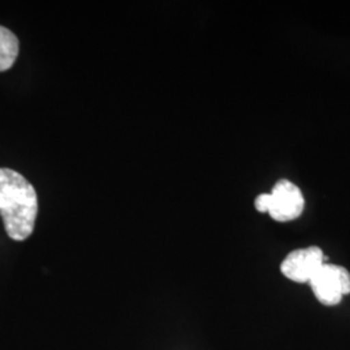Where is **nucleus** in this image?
<instances>
[{"label": "nucleus", "mask_w": 350, "mask_h": 350, "mask_svg": "<svg viewBox=\"0 0 350 350\" xmlns=\"http://www.w3.org/2000/svg\"><path fill=\"white\" fill-rule=\"evenodd\" d=\"M0 215L8 237L16 241L29 238L36 227L38 196L25 176L0 169Z\"/></svg>", "instance_id": "obj_1"}, {"label": "nucleus", "mask_w": 350, "mask_h": 350, "mask_svg": "<svg viewBox=\"0 0 350 350\" xmlns=\"http://www.w3.org/2000/svg\"><path fill=\"white\" fill-rule=\"evenodd\" d=\"M18 39L4 26H0V72L11 69L18 56Z\"/></svg>", "instance_id": "obj_5"}, {"label": "nucleus", "mask_w": 350, "mask_h": 350, "mask_svg": "<svg viewBox=\"0 0 350 350\" xmlns=\"http://www.w3.org/2000/svg\"><path fill=\"white\" fill-rule=\"evenodd\" d=\"M325 263L323 250L313 245L288 253L287 257L280 265V271L291 282L309 284V282Z\"/></svg>", "instance_id": "obj_4"}, {"label": "nucleus", "mask_w": 350, "mask_h": 350, "mask_svg": "<svg viewBox=\"0 0 350 350\" xmlns=\"http://www.w3.org/2000/svg\"><path fill=\"white\" fill-rule=\"evenodd\" d=\"M254 206L260 213H269L276 222H291L300 217L305 200L300 188L291 180L280 179L273 187L271 193H261L254 200Z\"/></svg>", "instance_id": "obj_2"}, {"label": "nucleus", "mask_w": 350, "mask_h": 350, "mask_svg": "<svg viewBox=\"0 0 350 350\" xmlns=\"http://www.w3.org/2000/svg\"><path fill=\"white\" fill-rule=\"evenodd\" d=\"M309 286L319 304L334 308L350 295V273L340 265L325 263L309 282Z\"/></svg>", "instance_id": "obj_3"}]
</instances>
